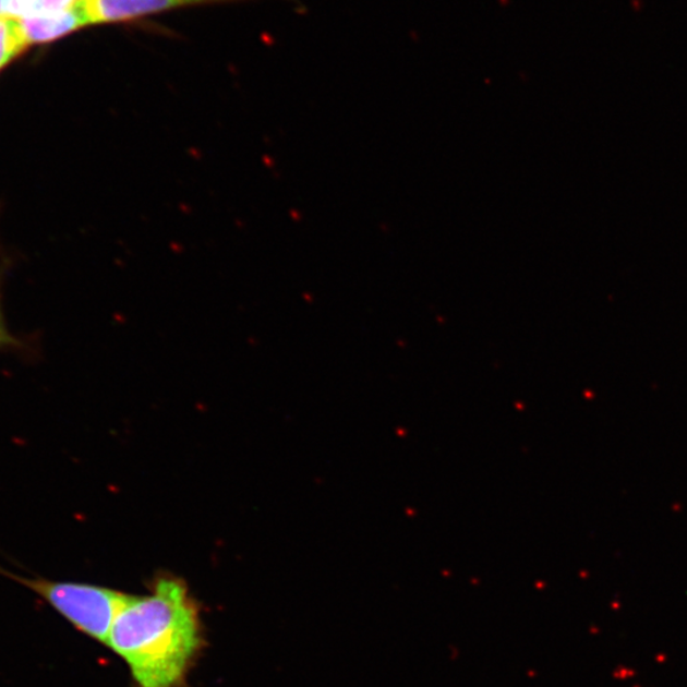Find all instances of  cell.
Here are the masks:
<instances>
[{"mask_svg":"<svg viewBox=\"0 0 687 687\" xmlns=\"http://www.w3.org/2000/svg\"><path fill=\"white\" fill-rule=\"evenodd\" d=\"M79 0H0V15L13 19L44 17L71 11Z\"/></svg>","mask_w":687,"mask_h":687,"instance_id":"obj_5","label":"cell"},{"mask_svg":"<svg viewBox=\"0 0 687 687\" xmlns=\"http://www.w3.org/2000/svg\"><path fill=\"white\" fill-rule=\"evenodd\" d=\"M234 2L243 0H79L76 7L87 26H94L134 21L183 7Z\"/></svg>","mask_w":687,"mask_h":687,"instance_id":"obj_3","label":"cell"},{"mask_svg":"<svg viewBox=\"0 0 687 687\" xmlns=\"http://www.w3.org/2000/svg\"><path fill=\"white\" fill-rule=\"evenodd\" d=\"M23 33L28 46L43 45L71 35L83 27H87L80 8L74 5L71 11L44 17L20 19Z\"/></svg>","mask_w":687,"mask_h":687,"instance_id":"obj_4","label":"cell"},{"mask_svg":"<svg viewBox=\"0 0 687 687\" xmlns=\"http://www.w3.org/2000/svg\"><path fill=\"white\" fill-rule=\"evenodd\" d=\"M201 646L195 603L172 577L157 579L149 594L129 595L107 643L126 662L137 687H179Z\"/></svg>","mask_w":687,"mask_h":687,"instance_id":"obj_1","label":"cell"},{"mask_svg":"<svg viewBox=\"0 0 687 687\" xmlns=\"http://www.w3.org/2000/svg\"><path fill=\"white\" fill-rule=\"evenodd\" d=\"M28 48L20 19L0 15V71Z\"/></svg>","mask_w":687,"mask_h":687,"instance_id":"obj_6","label":"cell"},{"mask_svg":"<svg viewBox=\"0 0 687 687\" xmlns=\"http://www.w3.org/2000/svg\"><path fill=\"white\" fill-rule=\"evenodd\" d=\"M0 351L27 353V343L14 336L7 326L2 305V278H0Z\"/></svg>","mask_w":687,"mask_h":687,"instance_id":"obj_7","label":"cell"},{"mask_svg":"<svg viewBox=\"0 0 687 687\" xmlns=\"http://www.w3.org/2000/svg\"><path fill=\"white\" fill-rule=\"evenodd\" d=\"M0 576L26 587L75 629L106 646L109 643L114 618L129 598V594L101 586L26 577L3 567H0Z\"/></svg>","mask_w":687,"mask_h":687,"instance_id":"obj_2","label":"cell"}]
</instances>
